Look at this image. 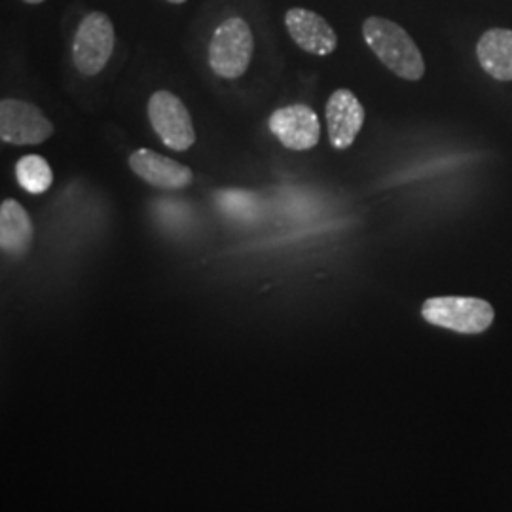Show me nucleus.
<instances>
[{"instance_id":"nucleus-12","label":"nucleus","mask_w":512,"mask_h":512,"mask_svg":"<svg viewBox=\"0 0 512 512\" xmlns=\"http://www.w3.org/2000/svg\"><path fill=\"white\" fill-rule=\"evenodd\" d=\"M476 59L480 67L499 82L512 80V31L488 29L476 44Z\"/></svg>"},{"instance_id":"nucleus-14","label":"nucleus","mask_w":512,"mask_h":512,"mask_svg":"<svg viewBox=\"0 0 512 512\" xmlns=\"http://www.w3.org/2000/svg\"><path fill=\"white\" fill-rule=\"evenodd\" d=\"M217 205L224 215L239 222H256L262 217L260 198L247 190H220Z\"/></svg>"},{"instance_id":"nucleus-4","label":"nucleus","mask_w":512,"mask_h":512,"mask_svg":"<svg viewBox=\"0 0 512 512\" xmlns=\"http://www.w3.org/2000/svg\"><path fill=\"white\" fill-rule=\"evenodd\" d=\"M114 25L107 14L92 12L80 21L73 40V63L84 76H97L114 54Z\"/></svg>"},{"instance_id":"nucleus-11","label":"nucleus","mask_w":512,"mask_h":512,"mask_svg":"<svg viewBox=\"0 0 512 512\" xmlns=\"http://www.w3.org/2000/svg\"><path fill=\"white\" fill-rule=\"evenodd\" d=\"M35 238V228L29 213L16 200L0 203V247L6 255L25 256Z\"/></svg>"},{"instance_id":"nucleus-3","label":"nucleus","mask_w":512,"mask_h":512,"mask_svg":"<svg viewBox=\"0 0 512 512\" xmlns=\"http://www.w3.org/2000/svg\"><path fill=\"white\" fill-rule=\"evenodd\" d=\"M255 52V37L249 23L239 16L224 19L209 46V65L213 73L236 80L247 73Z\"/></svg>"},{"instance_id":"nucleus-9","label":"nucleus","mask_w":512,"mask_h":512,"mask_svg":"<svg viewBox=\"0 0 512 512\" xmlns=\"http://www.w3.org/2000/svg\"><path fill=\"white\" fill-rule=\"evenodd\" d=\"M131 171L145 183L162 190H183L190 186L194 175L190 167L162 156L150 148H139L129 154Z\"/></svg>"},{"instance_id":"nucleus-5","label":"nucleus","mask_w":512,"mask_h":512,"mask_svg":"<svg viewBox=\"0 0 512 512\" xmlns=\"http://www.w3.org/2000/svg\"><path fill=\"white\" fill-rule=\"evenodd\" d=\"M148 120L165 147L175 152H184L196 143L190 112L175 93H154L148 99Z\"/></svg>"},{"instance_id":"nucleus-2","label":"nucleus","mask_w":512,"mask_h":512,"mask_svg":"<svg viewBox=\"0 0 512 512\" xmlns=\"http://www.w3.org/2000/svg\"><path fill=\"white\" fill-rule=\"evenodd\" d=\"M421 317L440 329L458 334H482L492 327L494 306L473 296H433L421 306Z\"/></svg>"},{"instance_id":"nucleus-13","label":"nucleus","mask_w":512,"mask_h":512,"mask_svg":"<svg viewBox=\"0 0 512 512\" xmlns=\"http://www.w3.org/2000/svg\"><path fill=\"white\" fill-rule=\"evenodd\" d=\"M18 183L29 194H44L54 184V171L50 164L37 154H27L16 165Z\"/></svg>"},{"instance_id":"nucleus-15","label":"nucleus","mask_w":512,"mask_h":512,"mask_svg":"<svg viewBox=\"0 0 512 512\" xmlns=\"http://www.w3.org/2000/svg\"><path fill=\"white\" fill-rule=\"evenodd\" d=\"M23 2H27V4H42L44 0H23Z\"/></svg>"},{"instance_id":"nucleus-6","label":"nucleus","mask_w":512,"mask_h":512,"mask_svg":"<svg viewBox=\"0 0 512 512\" xmlns=\"http://www.w3.org/2000/svg\"><path fill=\"white\" fill-rule=\"evenodd\" d=\"M54 135V124L42 110L19 99H2L0 103V139L8 145L29 147L42 145Z\"/></svg>"},{"instance_id":"nucleus-10","label":"nucleus","mask_w":512,"mask_h":512,"mask_svg":"<svg viewBox=\"0 0 512 512\" xmlns=\"http://www.w3.org/2000/svg\"><path fill=\"white\" fill-rule=\"evenodd\" d=\"M287 31L298 48L311 55H330L338 48V35L329 21L304 8H291L285 14Z\"/></svg>"},{"instance_id":"nucleus-16","label":"nucleus","mask_w":512,"mask_h":512,"mask_svg":"<svg viewBox=\"0 0 512 512\" xmlns=\"http://www.w3.org/2000/svg\"><path fill=\"white\" fill-rule=\"evenodd\" d=\"M167 2H171V4H183L186 0H167Z\"/></svg>"},{"instance_id":"nucleus-1","label":"nucleus","mask_w":512,"mask_h":512,"mask_svg":"<svg viewBox=\"0 0 512 512\" xmlns=\"http://www.w3.org/2000/svg\"><path fill=\"white\" fill-rule=\"evenodd\" d=\"M366 46L385 67L408 82H418L425 74V61L414 38L391 19L370 16L363 23Z\"/></svg>"},{"instance_id":"nucleus-8","label":"nucleus","mask_w":512,"mask_h":512,"mask_svg":"<svg viewBox=\"0 0 512 512\" xmlns=\"http://www.w3.org/2000/svg\"><path fill=\"white\" fill-rule=\"evenodd\" d=\"M327 128L329 141L336 150L351 147L365 124V107L357 95L349 90H336L329 97L327 107Z\"/></svg>"},{"instance_id":"nucleus-7","label":"nucleus","mask_w":512,"mask_h":512,"mask_svg":"<svg viewBox=\"0 0 512 512\" xmlns=\"http://www.w3.org/2000/svg\"><path fill=\"white\" fill-rule=\"evenodd\" d=\"M268 128L283 147L294 152L311 150L321 139L319 116L308 105H289L275 110L268 120Z\"/></svg>"}]
</instances>
